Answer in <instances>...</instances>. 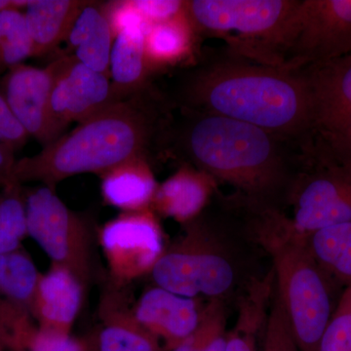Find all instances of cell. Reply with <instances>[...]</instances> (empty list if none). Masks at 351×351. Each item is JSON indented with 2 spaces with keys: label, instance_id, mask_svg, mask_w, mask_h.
<instances>
[{
  "label": "cell",
  "instance_id": "cb8c5ba5",
  "mask_svg": "<svg viewBox=\"0 0 351 351\" xmlns=\"http://www.w3.org/2000/svg\"><path fill=\"white\" fill-rule=\"evenodd\" d=\"M311 255L334 282L351 285V223L321 228L306 235Z\"/></svg>",
  "mask_w": 351,
  "mask_h": 351
},
{
  "label": "cell",
  "instance_id": "e0dca14e",
  "mask_svg": "<svg viewBox=\"0 0 351 351\" xmlns=\"http://www.w3.org/2000/svg\"><path fill=\"white\" fill-rule=\"evenodd\" d=\"M124 289L112 286L101 299V325L89 338L92 351H164L160 341L134 317Z\"/></svg>",
  "mask_w": 351,
  "mask_h": 351
},
{
  "label": "cell",
  "instance_id": "277c9868",
  "mask_svg": "<svg viewBox=\"0 0 351 351\" xmlns=\"http://www.w3.org/2000/svg\"><path fill=\"white\" fill-rule=\"evenodd\" d=\"M252 237L271 258L276 289L287 313L300 351H317L331 319L334 281L320 269L306 235L280 208L241 196Z\"/></svg>",
  "mask_w": 351,
  "mask_h": 351
},
{
  "label": "cell",
  "instance_id": "d4e9b609",
  "mask_svg": "<svg viewBox=\"0 0 351 351\" xmlns=\"http://www.w3.org/2000/svg\"><path fill=\"white\" fill-rule=\"evenodd\" d=\"M40 274L24 249L0 254V299L32 315Z\"/></svg>",
  "mask_w": 351,
  "mask_h": 351
},
{
  "label": "cell",
  "instance_id": "d6986e66",
  "mask_svg": "<svg viewBox=\"0 0 351 351\" xmlns=\"http://www.w3.org/2000/svg\"><path fill=\"white\" fill-rule=\"evenodd\" d=\"M99 177L101 198L108 206L119 209L121 213L152 209L159 184L151 161L131 159Z\"/></svg>",
  "mask_w": 351,
  "mask_h": 351
},
{
  "label": "cell",
  "instance_id": "ba28073f",
  "mask_svg": "<svg viewBox=\"0 0 351 351\" xmlns=\"http://www.w3.org/2000/svg\"><path fill=\"white\" fill-rule=\"evenodd\" d=\"M27 234L50 258L87 285L93 270L92 232L86 219L60 199L55 189L40 186L25 191Z\"/></svg>",
  "mask_w": 351,
  "mask_h": 351
},
{
  "label": "cell",
  "instance_id": "4316f807",
  "mask_svg": "<svg viewBox=\"0 0 351 351\" xmlns=\"http://www.w3.org/2000/svg\"><path fill=\"white\" fill-rule=\"evenodd\" d=\"M32 57V43L24 10L0 13V78L13 66Z\"/></svg>",
  "mask_w": 351,
  "mask_h": 351
},
{
  "label": "cell",
  "instance_id": "603a6c76",
  "mask_svg": "<svg viewBox=\"0 0 351 351\" xmlns=\"http://www.w3.org/2000/svg\"><path fill=\"white\" fill-rule=\"evenodd\" d=\"M274 284V272L249 284L239 302L234 328L226 337V351H257L258 332L267 323Z\"/></svg>",
  "mask_w": 351,
  "mask_h": 351
},
{
  "label": "cell",
  "instance_id": "e575fe53",
  "mask_svg": "<svg viewBox=\"0 0 351 351\" xmlns=\"http://www.w3.org/2000/svg\"><path fill=\"white\" fill-rule=\"evenodd\" d=\"M15 152L11 145L0 143V189L15 184L14 169L17 162Z\"/></svg>",
  "mask_w": 351,
  "mask_h": 351
},
{
  "label": "cell",
  "instance_id": "8d00e7d4",
  "mask_svg": "<svg viewBox=\"0 0 351 351\" xmlns=\"http://www.w3.org/2000/svg\"><path fill=\"white\" fill-rule=\"evenodd\" d=\"M226 337H228V335L226 334V330L218 332L207 343L203 351H226Z\"/></svg>",
  "mask_w": 351,
  "mask_h": 351
},
{
  "label": "cell",
  "instance_id": "74e56055",
  "mask_svg": "<svg viewBox=\"0 0 351 351\" xmlns=\"http://www.w3.org/2000/svg\"><path fill=\"white\" fill-rule=\"evenodd\" d=\"M31 0H0V13L10 9L25 10Z\"/></svg>",
  "mask_w": 351,
  "mask_h": 351
},
{
  "label": "cell",
  "instance_id": "3957f363",
  "mask_svg": "<svg viewBox=\"0 0 351 351\" xmlns=\"http://www.w3.org/2000/svg\"><path fill=\"white\" fill-rule=\"evenodd\" d=\"M170 157L230 184L255 202L286 206L304 163L301 143L237 120L177 110Z\"/></svg>",
  "mask_w": 351,
  "mask_h": 351
},
{
  "label": "cell",
  "instance_id": "7a4b0ae2",
  "mask_svg": "<svg viewBox=\"0 0 351 351\" xmlns=\"http://www.w3.org/2000/svg\"><path fill=\"white\" fill-rule=\"evenodd\" d=\"M176 108L166 91L149 84L78 123L40 152L17 160L14 181L56 189L73 176H100L134 158H170Z\"/></svg>",
  "mask_w": 351,
  "mask_h": 351
},
{
  "label": "cell",
  "instance_id": "9c48e42d",
  "mask_svg": "<svg viewBox=\"0 0 351 351\" xmlns=\"http://www.w3.org/2000/svg\"><path fill=\"white\" fill-rule=\"evenodd\" d=\"M351 54V0H300L282 52V68L300 71Z\"/></svg>",
  "mask_w": 351,
  "mask_h": 351
},
{
  "label": "cell",
  "instance_id": "44dd1931",
  "mask_svg": "<svg viewBox=\"0 0 351 351\" xmlns=\"http://www.w3.org/2000/svg\"><path fill=\"white\" fill-rule=\"evenodd\" d=\"M147 29L130 27L117 34L113 40L110 77L117 100H124L152 83L154 75L145 52Z\"/></svg>",
  "mask_w": 351,
  "mask_h": 351
},
{
  "label": "cell",
  "instance_id": "8992f818",
  "mask_svg": "<svg viewBox=\"0 0 351 351\" xmlns=\"http://www.w3.org/2000/svg\"><path fill=\"white\" fill-rule=\"evenodd\" d=\"M184 226L152 269L154 285L184 297L221 300L237 278L232 263L210 239L202 214Z\"/></svg>",
  "mask_w": 351,
  "mask_h": 351
},
{
  "label": "cell",
  "instance_id": "5b68a950",
  "mask_svg": "<svg viewBox=\"0 0 351 351\" xmlns=\"http://www.w3.org/2000/svg\"><path fill=\"white\" fill-rule=\"evenodd\" d=\"M300 0H184L197 38H218L239 56L281 66L284 43Z\"/></svg>",
  "mask_w": 351,
  "mask_h": 351
},
{
  "label": "cell",
  "instance_id": "4fadbf2b",
  "mask_svg": "<svg viewBox=\"0 0 351 351\" xmlns=\"http://www.w3.org/2000/svg\"><path fill=\"white\" fill-rule=\"evenodd\" d=\"M61 57V66L53 89V117L64 132L73 122L84 121L117 103L112 80L78 62L73 56Z\"/></svg>",
  "mask_w": 351,
  "mask_h": 351
},
{
  "label": "cell",
  "instance_id": "1f68e13d",
  "mask_svg": "<svg viewBox=\"0 0 351 351\" xmlns=\"http://www.w3.org/2000/svg\"><path fill=\"white\" fill-rule=\"evenodd\" d=\"M101 8L110 24L114 38L120 32L130 27H149L134 6L133 0L101 1Z\"/></svg>",
  "mask_w": 351,
  "mask_h": 351
},
{
  "label": "cell",
  "instance_id": "ac0fdd59",
  "mask_svg": "<svg viewBox=\"0 0 351 351\" xmlns=\"http://www.w3.org/2000/svg\"><path fill=\"white\" fill-rule=\"evenodd\" d=\"M200 44L184 11L175 19L149 25L145 34V52L152 73L156 75L191 66L202 49Z\"/></svg>",
  "mask_w": 351,
  "mask_h": 351
},
{
  "label": "cell",
  "instance_id": "7c38bea8",
  "mask_svg": "<svg viewBox=\"0 0 351 351\" xmlns=\"http://www.w3.org/2000/svg\"><path fill=\"white\" fill-rule=\"evenodd\" d=\"M61 57L45 68L21 64L13 66L0 78V94L14 117L29 137L43 145L52 144L64 135L53 117V89Z\"/></svg>",
  "mask_w": 351,
  "mask_h": 351
},
{
  "label": "cell",
  "instance_id": "2e32d148",
  "mask_svg": "<svg viewBox=\"0 0 351 351\" xmlns=\"http://www.w3.org/2000/svg\"><path fill=\"white\" fill-rule=\"evenodd\" d=\"M218 182L204 171L181 162L177 170L159 184L152 210L157 216L184 226L204 211L217 193Z\"/></svg>",
  "mask_w": 351,
  "mask_h": 351
},
{
  "label": "cell",
  "instance_id": "f1b7e54d",
  "mask_svg": "<svg viewBox=\"0 0 351 351\" xmlns=\"http://www.w3.org/2000/svg\"><path fill=\"white\" fill-rule=\"evenodd\" d=\"M317 351H351V285L335 307Z\"/></svg>",
  "mask_w": 351,
  "mask_h": 351
},
{
  "label": "cell",
  "instance_id": "5bb4252c",
  "mask_svg": "<svg viewBox=\"0 0 351 351\" xmlns=\"http://www.w3.org/2000/svg\"><path fill=\"white\" fill-rule=\"evenodd\" d=\"M205 306L198 298L175 294L158 286L147 289L132 307L134 317L170 351L199 327Z\"/></svg>",
  "mask_w": 351,
  "mask_h": 351
},
{
  "label": "cell",
  "instance_id": "ffe728a7",
  "mask_svg": "<svg viewBox=\"0 0 351 351\" xmlns=\"http://www.w3.org/2000/svg\"><path fill=\"white\" fill-rule=\"evenodd\" d=\"M113 34L100 1H88L66 38V50L60 56H73L98 73L110 76Z\"/></svg>",
  "mask_w": 351,
  "mask_h": 351
},
{
  "label": "cell",
  "instance_id": "4dcf8cb0",
  "mask_svg": "<svg viewBox=\"0 0 351 351\" xmlns=\"http://www.w3.org/2000/svg\"><path fill=\"white\" fill-rule=\"evenodd\" d=\"M226 330V313L221 300H211L205 306L204 314L199 327L170 351H203L207 343L218 332Z\"/></svg>",
  "mask_w": 351,
  "mask_h": 351
},
{
  "label": "cell",
  "instance_id": "52a82bcc",
  "mask_svg": "<svg viewBox=\"0 0 351 351\" xmlns=\"http://www.w3.org/2000/svg\"><path fill=\"white\" fill-rule=\"evenodd\" d=\"M302 71L311 94L307 158L351 165V54Z\"/></svg>",
  "mask_w": 351,
  "mask_h": 351
},
{
  "label": "cell",
  "instance_id": "836d02e7",
  "mask_svg": "<svg viewBox=\"0 0 351 351\" xmlns=\"http://www.w3.org/2000/svg\"><path fill=\"white\" fill-rule=\"evenodd\" d=\"M29 138L0 94V143L11 145L17 151L24 147Z\"/></svg>",
  "mask_w": 351,
  "mask_h": 351
},
{
  "label": "cell",
  "instance_id": "7402d4cb",
  "mask_svg": "<svg viewBox=\"0 0 351 351\" xmlns=\"http://www.w3.org/2000/svg\"><path fill=\"white\" fill-rule=\"evenodd\" d=\"M87 0H31L24 10L32 57L52 52L66 40Z\"/></svg>",
  "mask_w": 351,
  "mask_h": 351
},
{
  "label": "cell",
  "instance_id": "83f0119b",
  "mask_svg": "<svg viewBox=\"0 0 351 351\" xmlns=\"http://www.w3.org/2000/svg\"><path fill=\"white\" fill-rule=\"evenodd\" d=\"M17 351H92L89 338H80L32 324L25 330Z\"/></svg>",
  "mask_w": 351,
  "mask_h": 351
},
{
  "label": "cell",
  "instance_id": "8fae6325",
  "mask_svg": "<svg viewBox=\"0 0 351 351\" xmlns=\"http://www.w3.org/2000/svg\"><path fill=\"white\" fill-rule=\"evenodd\" d=\"M98 240L110 282L117 288L151 274L166 249L158 216L152 209L120 213L101 226Z\"/></svg>",
  "mask_w": 351,
  "mask_h": 351
},
{
  "label": "cell",
  "instance_id": "6da1fadb",
  "mask_svg": "<svg viewBox=\"0 0 351 351\" xmlns=\"http://www.w3.org/2000/svg\"><path fill=\"white\" fill-rule=\"evenodd\" d=\"M176 110L218 115L308 145L311 94L300 71L258 63L226 49H201L167 91Z\"/></svg>",
  "mask_w": 351,
  "mask_h": 351
},
{
  "label": "cell",
  "instance_id": "d590c367",
  "mask_svg": "<svg viewBox=\"0 0 351 351\" xmlns=\"http://www.w3.org/2000/svg\"><path fill=\"white\" fill-rule=\"evenodd\" d=\"M11 337L9 330V318L3 304L0 301V351H7L10 348Z\"/></svg>",
  "mask_w": 351,
  "mask_h": 351
},
{
  "label": "cell",
  "instance_id": "f35d334b",
  "mask_svg": "<svg viewBox=\"0 0 351 351\" xmlns=\"http://www.w3.org/2000/svg\"><path fill=\"white\" fill-rule=\"evenodd\" d=\"M7 351H17V350H13V348H8V350H7Z\"/></svg>",
  "mask_w": 351,
  "mask_h": 351
},
{
  "label": "cell",
  "instance_id": "484cf974",
  "mask_svg": "<svg viewBox=\"0 0 351 351\" xmlns=\"http://www.w3.org/2000/svg\"><path fill=\"white\" fill-rule=\"evenodd\" d=\"M27 237L25 191L15 182L0 189V254L19 250Z\"/></svg>",
  "mask_w": 351,
  "mask_h": 351
},
{
  "label": "cell",
  "instance_id": "30bf717a",
  "mask_svg": "<svg viewBox=\"0 0 351 351\" xmlns=\"http://www.w3.org/2000/svg\"><path fill=\"white\" fill-rule=\"evenodd\" d=\"M293 225L308 235L321 228L351 223V165L304 159L289 191Z\"/></svg>",
  "mask_w": 351,
  "mask_h": 351
},
{
  "label": "cell",
  "instance_id": "f546056e",
  "mask_svg": "<svg viewBox=\"0 0 351 351\" xmlns=\"http://www.w3.org/2000/svg\"><path fill=\"white\" fill-rule=\"evenodd\" d=\"M265 332L263 351H300L276 284Z\"/></svg>",
  "mask_w": 351,
  "mask_h": 351
},
{
  "label": "cell",
  "instance_id": "9a60e30c",
  "mask_svg": "<svg viewBox=\"0 0 351 351\" xmlns=\"http://www.w3.org/2000/svg\"><path fill=\"white\" fill-rule=\"evenodd\" d=\"M85 283L66 267L51 263L39 277L32 306L36 325L51 331L71 334L82 311Z\"/></svg>",
  "mask_w": 351,
  "mask_h": 351
},
{
  "label": "cell",
  "instance_id": "d6a6232c",
  "mask_svg": "<svg viewBox=\"0 0 351 351\" xmlns=\"http://www.w3.org/2000/svg\"><path fill=\"white\" fill-rule=\"evenodd\" d=\"M133 4L149 27L175 19L184 11V0H133Z\"/></svg>",
  "mask_w": 351,
  "mask_h": 351
}]
</instances>
